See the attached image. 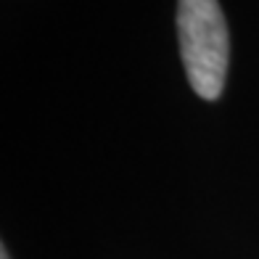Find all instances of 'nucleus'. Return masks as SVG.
Instances as JSON below:
<instances>
[{"label":"nucleus","instance_id":"1","mask_svg":"<svg viewBox=\"0 0 259 259\" xmlns=\"http://www.w3.org/2000/svg\"><path fill=\"white\" fill-rule=\"evenodd\" d=\"M178 42L191 90L217 101L230 66V29L220 0H178Z\"/></svg>","mask_w":259,"mask_h":259},{"label":"nucleus","instance_id":"2","mask_svg":"<svg viewBox=\"0 0 259 259\" xmlns=\"http://www.w3.org/2000/svg\"><path fill=\"white\" fill-rule=\"evenodd\" d=\"M3 259H8V251H6V249H3Z\"/></svg>","mask_w":259,"mask_h":259}]
</instances>
